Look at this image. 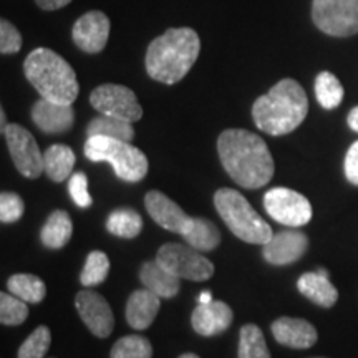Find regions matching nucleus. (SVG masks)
<instances>
[{
	"instance_id": "38",
	"label": "nucleus",
	"mask_w": 358,
	"mask_h": 358,
	"mask_svg": "<svg viewBox=\"0 0 358 358\" xmlns=\"http://www.w3.org/2000/svg\"><path fill=\"white\" fill-rule=\"evenodd\" d=\"M71 0H35L38 8H42L45 12L58 10V8H64L69 6Z\"/></svg>"
},
{
	"instance_id": "22",
	"label": "nucleus",
	"mask_w": 358,
	"mask_h": 358,
	"mask_svg": "<svg viewBox=\"0 0 358 358\" xmlns=\"http://www.w3.org/2000/svg\"><path fill=\"white\" fill-rule=\"evenodd\" d=\"M77 156L73 150L66 145H52L43 153V169L45 174L55 182H62L70 179L73 174Z\"/></svg>"
},
{
	"instance_id": "2",
	"label": "nucleus",
	"mask_w": 358,
	"mask_h": 358,
	"mask_svg": "<svg viewBox=\"0 0 358 358\" xmlns=\"http://www.w3.org/2000/svg\"><path fill=\"white\" fill-rule=\"evenodd\" d=\"M201 52V38L189 27H174L148 45L145 65L151 78L164 85L181 82Z\"/></svg>"
},
{
	"instance_id": "36",
	"label": "nucleus",
	"mask_w": 358,
	"mask_h": 358,
	"mask_svg": "<svg viewBox=\"0 0 358 358\" xmlns=\"http://www.w3.org/2000/svg\"><path fill=\"white\" fill-rule=\"evenodd\" d=\"M69 192L70 198L73 199V203L78 206V208L87 209L93 204L92 196L88 192V178L85 176L82 171L73 173L69 179Z\"/></svg>"
},
{
	"instance_id": "8",
	"label": "nucleus",
	"mask_w": 358,
	"mask_h": 358,
	"mask_svg": "<svg viewBox=\"0 0 358 358\" xmlns=\"http://www.w3.org/2000/svg\"><path fill=\"white\" fill-rule=\"evenodd\" d=\"M156 261L179 279L204 282L214 274V264L189 244H164L156 254Z\"/></svg>"
},
{
	"instance_id": "9",
	"label": "nucleus",
	"mask_w": 358,
	"mask_h": 358,
	"mask_svg": "<svg viewBox=\"0 0 358 358\" xmlns=\"http://www.w3.org/2000/svg\"><path fill=\"white\" fill-rule=\"evenodd\" d=\"M264 209L285 227H302L310 222L312 204L301 192L289 187H272L264 194Z\"/></svg>"
},
{
	"instance_id": "5",
	"label": "nucleus",
	"mask_w": 358,
	"mask_h": 358,
	"mask_svg": "<svg viewBox=\"0 0 358 358\" xmlns=\"http://www.w3.org/2000/svg\"><path fill=\"white\" fill-rule=\"evenodd\" d=\"M214 206L232 234L248 244H266L274 236L271 226L239 191L221 187L214 194Z\"/></svg>"
},
{
	"instance_id": "1",
	"label": "nucleus",
	"mask_w": 358,
	"mask_h": 358,
	"mask_svg": "<svg viewBox=\"0 0 358 358\" xmlns=\"http://www.w3.org/2000/svg\"><path fill=\"white\" fill-rule=\"evenodd\" d=\"M222 168L245 189H259L274 176V158L261 136L248 129H224L217 138Z\"/></svg>"
},
{
	"instance_id": "18",
	"label": "nucleus",
	"mask_w": 358,
	"mask_h": 358,
	"mask_svg": "<svg viewBox=\"0 0 358 358\" xmlns=\"http://www.w3.org/2000/svg\"><path fill=\"white\" fill-rule=\"evenodd\" d=\"M271 332L280 345L294 348V350H307L319 340L317 329L310 322L294 317H280L272 322Z\"/></svg>"
},
{
	"instance_id": "34",
	"label": "nucleus",
	"mask_w": 358,
	"mask_h": 358,
	"mask_svg": "<svg viewBox=\"0 0 358 358\" xmlns=\"http://www.w3.org/2000/svg\"><path fill=\"white\" fill-rule=\"evenodd\" d=\"M24 201L19 194L10 191H3L0 194V221L3 224L17 222L24 216Z\"/></svg>"
},
{
	"instance_id": "42",
	"label": "nucleus",
	"mask_w": 358,
	"mask_h": 358,
	"mask_svg": "<svg viewBox=\"0 0 358 358\" xmlns=\"http://www.w3.org/2000/svg\"><path fill=\"white\" fill-rule=\"evenodd\" d=\"M178 358H201V357L196 355V353H182V355H179Z\"/></svg>"
},
{
	"instance_id": "14",
	"label": "nucleus",
	"mask_w": 358,
	"mask_h": 358,
	"mask_svg": "<svg viewBox=\"0 0 358 358\" xmlns=\"http://www.w3.org/2000/svg\"><path fill=\"white\" fill-rule=\"evenodd\" d=\"M308 249V237L297 227L284 229L262 245V256L272 266H289L301 261Z\"/></svg>"
},
{
	"instance_id": "19",
	"label": "nucleus",
	"mask_w": 358,
	"mask_h": 358,
	"mask_svg": "<svg viewBox=\"0 0 358 358\" xmlns=\"http://www.w3.org/2000/svg\"><path fill=\"white\" fill-rule=\"evenodd\" d=\"M159 307L161 299L151 292V290H148L146 287L134 290L129 295L127 302V310H124L128 325L134 330H146L155 322L156 315L159 312Z\"/></svg>"
},
{
	"instance_id": "33",
	"label": "nucleus",
	"mask_w": 358,
	"mask_h": 358,
	"mask_svg": "<svg viewBox=\"0 0 358 358\" xmlns=\"http://www.w3.org/2000/svg\"><path fill=\"white\" fill-rule=\"evenodd\" d=\"M27 317H29V307L25 301L15 297L13 294H0V322L2 325H20L27 320Z\"/></svg>"
},
{
	"instance_id": "39",
	"label": "nucleus",
	"mask_w": 358,
	"mask_h": 358,
	"mask_svg": "<svg viewBox=\"0 0 358 358\" xmlns=\"http://www.w3.org/2000/svg\"><path fill=\"white\" fill-rule=\"evenodd\" d=\"M347 123H348V127H350L352 131L358 133V106L350 110V113H348V118H347Z\"/></svg>"
},
{
	"instance_id": "27",
	"label": "nucleus",
	"mask_w": 358,
	"mask_h": 358,
	"mask_svg": "<svg viewBox=\"0 0 358 358\" xmlns=\"http://www.w3.org/2000/svg\"><path fill=\"white\" fill-rule=\"evenodd\" d=\"M8 292L22 299L27 303H38L45 299L47 287L43 280L34 274H13L7 280Z\"/></svg>"
},
{
	"instance_id": "20",
	"label": "nucleus",
	"mask_w": 358,
	"mask_h": 358,
	"mask_svg": "<svg viewBox=\"0 0 358 358\" xmlns=\"http://www.w3.org/2000/svg\"><path fill=\"white\" fill-rule=\"evenodd\" d=\"M297 289L303 297L322 308L334 307L338 301V290L329 279V272L319 268L317 272H306L299 277Z\"/></svg>"
},
{
	"instance_id": "13",
	"label": "nucleus",
	"mask_w": 358,
	"mask_h": 358,
	"mask_svg": "<svg viewBox=\"0 0 358 358\" xmlns=\"http://www.w3.org/2000/svg\"><path fill=\"white\" fill-rule=\"evenodd\" d=\"M110 19L101 10H90L83 13L73 24L71 38L80 50L95 55L105 50L110 38Z\"/></svg>"
},
{
	"instance_id": "23",
	"label": "nucleus",
	"mask_w": 358,
	"mask_h": 358,
	"mask_svg": "<svg viewBox=\"0 0 358 358\" xmlns=\"http://www.w3.org/2000/svg\"><path fill=\"white\" fill-rule=\"evenodd\" d=\"M181 236L191 248L198 249L201 252L214 250L221 243V232H219L217 226L204 217H191L189 224Z\"/></svg>"
},
{
	"instance_id": "41",
	"label": "nucleus",
	"mask_w": 358,
	"mask_h": 358,
	"mask_svg": "<svg viewBox=\"0 0 358 358\" xmlns=\"http://www.w3.org/2000/svg\"><path fill=\"white\" fill-rule=\"evenodd\" d=\"M8 127L7 124V116H6V110H0V129H2V133L6 131V128Z\"/></svg>"
},
{
	"instance_id": "40",
	"label": "nucleus",
	"mask_w": 358,
	"mask_h": 358,
	"mask_svg": "<svg viewBox=\"0 0 358 358\" xmlns=\"http://www.w3.org/2000/svg\"><path fill=\"white\" fill-rule=\"evenodd\" d=\"M209 302H213V294L209 292V290H206V292L199 295V303H209Z\"/></svg>"
},
{
	"instance_id": "30",
	"label": "nucleus",
	"mask_w": 358,
	"mask_h": 358,
	"mask_svg": "<svg viewBox=\"0 0 358 358\" xmlns=\"http://www.w3.org/2000/svg\"><path fill=\"white\" fill-rule=\"evenodd\" d=\"M108 272H110L108 256H106L105 252H101V250H93V252L88 254L82 274H80V282H82L87 289L96 287V285H100L106 280Z\"/></svg>"
},
{
	"instance_id": "12",
	"label": "nucleus",
	"mask_w": 358,
	"mask_h": 358,
	"mask_svg": "<svg viewBox=\"0 0 358 358\" xmlns=\"http://www.w3.org/2000/svg\"><path fill=\"white\" fill-rule=\"evenodd\" d=\"M75 307L87 329L98 338H108L115 327V317L110 303L103 295L93 290H80L75 297Z\"/></svg>"
},
{
	"instance_id": "17",
	"label": "nucleus",
	"mask_w": 358,
	"mask_h": 358,
	"mask_svg": "<svg viewBox=\"0 0 358 358\" xmlns=\"http://www.w3.org/2000/svg\"><path fill=\"white\" fill-rule=\"evenodd\" d=\"M232 320H234V312L222 301L199 303L191 315L192 329L203 337H216V335L226 332Z\"/></svg>"
},
{
	"instance_id": "6",
	"label": "nucleus",
	"mask_w": 358,
	"mask_h": 358,
	"mask_svg": "<svg viewBox=\"0 0 358 358\" xmlns=\"http://www.w3.org/2000/svg\"><path fill=\"white\" fill-rule=\"evenodd\" d=\"M85 156L92 163H108L122 181L138 182L148 173V158L140 148L131 143L106 136H88L85 143Z\"/></svg>"
},
{
	"instance_id": "10",
	"label": "nucleus",
	"mask_w": 358,
	"mask_h": 358,
	"mask_svg": "<svg viewBox=\"0 0 358 358\" xmlns=\"http://www.w3.org/2000/svg\"><path fill=\"white\" fill-rule=\"evenodd\" d=\"M90 103L100 115L115 116L129 123L140 122L143 108L131 88L124 85L105 83L90 93Z\"/></svg>"
},
{
	"instance_id": "15",
	"label": "nucleus",
	"mask_w": 358,
	"mask_h": 358,
	"mask_svg": "<svg viewBox=\"0 0 358 358\" xmlns=\"http://www.w3.org/2000/svg\"><path fill=\"white\" fill-rule=\"evenodd\" d=\"M32 122L45 134H64L73 127L75 110L71 105L40 98L32 106Z\"/></svg>"
},
{
	"instance_id": "7",
	"label": "nucleus",
	"mask_w": 358,
	"mask_h": 358,
	"mask_svg": "<svg viewBox=\"0 0 358 358\" xmlns=\"http://www.w3.org/2000/svg\"><path fill=\"white\" fill-rule=\"evenodd\" d=\"M312 20L330 37H353L358 34V0H312Z\"/></svg>"
},
{
	"instance_id": "31",
	"label": "nucleus",
	"mask_w": 358,
	"mask_h": 358,
	"mask_svg": "<svg viewBox=\"0 0 358 358\" xmlns=\"http://www.w3.org/2000/svg\"><path fill=\"white\" fill-rule=\"evenodd\" d=\"M110 358H153V345L143 335H127L115 343Z\"/></svg>"
},
{
	"instance_id": "43",
	"label": "nucleus",
	"mask_w": 358,
	"mask_h": 358,
	"mask_svg": "<svg viewBox=\"0 0 358 358\" xmlns=\"http://www.w3.org/2000/svg\"><path fill=\"white\" fill-rule=\"evenodd\" d=\"M313 358H324V357H313Z\"/></svg>"
},
{
	"instance_id": "26",
	"label": "nucleus",
	"mask_w": 358,
	"mask_h": 358,
	"mask_svg": "<svg viewBox=\"0 0 358 358\" xmlns=\"http://www.w3.org/2000/svg\"><path fill=\"white\" fill-rule=\"evenodd\" d=\"M106 229L122 239H134L143 229V219L131 208H118L106 219Z\"/></svg>"
},
{
	"instance_id": "37",
	"label": "nucleus",
	"mask_w": 358,
	"mask_h": 358,
	"mask_svg": "<svg viewBox=\"0 0 358 358\" xmlns=\"http://www.w3.org/2000/svg\"><path fill=\"white\" fill-rule=\"evenodd\" d=\"M343 171H345L348 182H352L353 186H358V140L352 143V146L348 148L345 161H343Z\"/></svg>"
},
{
	"instance_id": "24",
	"label": "nucleus",
	"mask_w": 358,
	"mask_h": 358,
	"mask_svg": "<svg viewBox=\"0 0 358 358\" xmlns=\"http://www.w3.org/2000/svg\"><path fill=\"white\" fill-rule=\"evenodd\" d=\"M73 234V222L66 211H53L43 224L40 239L48 249H62L69 244Z\"/></svg>"
},
{
	"instance_id": "21",
	"label": "nucleus",
	"mask_w": 358,
	"mask_h": 358,
	"mask_svg": "<svg viewBox=\"0 0 358 358\" xmlns=\"http://www.w3.org/2000/svg\"><path fill=\"white\" fill-rule=\"evenodd\" d=\"M140 279L143 285L148 290L158 295L159 299H173L174 295L179 294L181 289V279L169 272L166 267H163L156 261H150L143 264L140 271Z\"/></svg>"
},
{
	"instance_id": "11",
	"label": "nucleus",
	"mask_w": 358,
	"mask_h": 358,
	"mask_svg": "<svg viewBox=\"0 0 358 358\" xmlns=\"http://www.w3.org/2000/svg\"><path fill=\"white\" fill-rule=\"evenodd\" d=\"M8 153L17 171L29 179H37L45 173L43 153L35 141L34 134L20 124L10 123L3 131Z\"/></svg>"
},
{
	"instance_id": "29",
	"label": "nucleus",
	"mask_w": 358,
	"mask_h": 358,
	"mask_svg": "<svg viewBox=\"0 0 358 358\" xmlns=\"http://www.w3.org/2000/svg\"><path fill=\"white\" fill-rule=\"evenodd\" d=\"M342 83L332 71H320L315 77V98L325 110H335L343 101Z\"/></svg>"
},
{
	"instance_id": "25",
	"label": "nucleus",
	"mask_w": 358,
	"mask_h": 358,
	"mask_svg": "<svg viewBox=\"0 0 358 358\" xmlns=\"http://www.w3.org/2000/svg\"><path fill=\"white\" fill-rule=\"evenodd\" d=\"M87 136H106L131 143L134 138V128L133 123L127 122V120L100 115L88 123Z\"/></svg>"
},
{
	"instance_id": "3",
	"label": "nucleus",
	"mask_w": 358,
	"mask_h": 358,
	"mask_svg": "<svg viewBox=\"0 0 358 358\" xmlns=\"http://www.w3.org/2000/svg\"><path fill=\"white\" fill-rule=\"evenodd\" d=\"M307 113V93L294 78H282L252 105L254 124L271 136L292 133L303 123Z\"/></svg>"
},
{
	"instance_id": "4",
	"label": "nucleus",
	"mask_w": 358,
	"mask_h": 358,
	"mask_svg": "<svg viewBox=\"0 0 358 358\" xmlns=\"http://www.w3.org/2000/svg\"><path fill=\"white\" fill-rule=\"evenodd\" d=\"M24 73L40 96L62 105H73L80 85L73 66L50 48H35L24 62Z\"/></svg>"
},
{
	"instance_id": "32",
	"label": "nucleus",
	"mask_w": 358,
	"mask_h": 358,
	"mask_svg": "<svg viewBox=\"0 0 358 358\" xmlns=\"http://www.w3.org/2000/svg\"><path fill=\"white\" fill-rule=\"evenodd\" d=\"M50 329L47 325H40L22 343L17 352V358H45L47 352L50 350Z\"/></svg>"
},
{
	"instance_id": "16",
	"label": "nucleus",
	"mask_w": 358,
	"mask_h": 358,
	"mask_svg": "<svg viewBox=\"0 0 358 358\" xmlns=\"http://www.w3.org/2000/svg\"><path fill=\"white\" fill-rule=\"evenodd\" d=\"M145 208L158 226L176 234H182L191 221V216H187L173 199L159 191L148 192L145 196Z\"/></svg>"
},
{
	"instance_id": "28",
	"label": "nucleus",
	"mask_w": 358,
	"mask_h": 358,
	"mask_svg": "<svg viewBox=\"0 0 358 358\" xmlns=\"http://www.w3.org/2000/svg\"><path fill=\"white\" fill-rule=\"evenodd\" d=\"M237 358H271L266 337L257 325L248 324L241 327Z\"/></svg>"
},
{
	"instance_id": "35",
	"label": "nucleus",
	"mask_w": 358,
	"mask_h": 358,
	"mask_svg": "<svg viewBox=\"0 0 358 358\" xmlns=\"http://www.w3.org/2000/svg\"><path fill=\"white\" fill-rule=\"evenodd\" d=\"M22 48V35L17 27L7 19L0 20V53L15 55Z\"/></svg>"
}]
</instances>
